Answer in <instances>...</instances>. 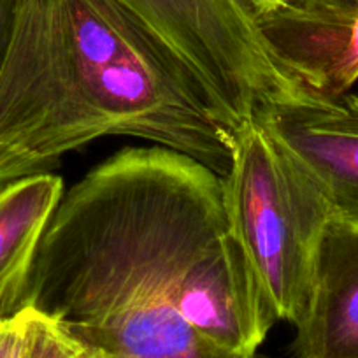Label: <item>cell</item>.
Listing matches in <instances>:
<instances>
[{"instance_id":"14","label":"cell","mask_w":358,"mask_h":358,"mask_svg":"<svg viewBox=\"0 0 358 358\" xmlns=\"http://www.w3.org/2000/svg\"><path fill=\"white\" fill-rule=\"evenodd\" d=\"M106 358H118V357H116V355H113V353H109V351H108V355H106Z\"/></svg>"},{"instance_id":"9","label":"cell","mask_w":358,"mask_h":358,"mask_svg":"<svg viewBox=\"0 0 358 358\" xmlns=\"http://www.w3.org/2000/svg\"><path fill=\"white\" fill-rule=\"evenodd\" d=\"M108 351L62 320L29 309L23 358H106Z\"/></svg>"},{"instance_id":"2","label":"cell","mask_w":358,"mask_h":358,"mask_svg":"<svg viewBox=\"0 0 358 358\" xmlns=\"http://www.w3.org/2000/svg\"><path fill=\"white\" fill-rule=\"evenodd\" d=\"M104 137L225 178L234 130L181 58L118 0H23L0 71V187Z\"/></svg>"},{"instance_id":"11","label":"cell","mask_w":358,"mask_h":358,"mask_svg":"<svg viewBox=\"0 0 358 358\" xmlns=\"http://www.w3.org/2000/svg\"><path fill=\"white\" fill-rule=\"evenodd\" d=\"M23 0H0V71L8 57Z\"/></svg>"},{"instance_id":"4","label":"cell","mask_w":358,"mask_h":358,"mask_svg":"<svg viewBox=\"0 0 358 358\" xmlns=\"http://www.w3.org/2000/svg\"><path fill=\"white\" fill-rule=\"evenodd\" d=\"M157 34L199 79L236 132L304 83L268 46L237 0H118Z\"/></svg>"},{"instance_id":"1","label":"cell","mask_w":358,"mask_h":358,"mask_svg":"<svg viewBox=\"0 0 358 358\" xmlns=\"http://www.w3.org/2000/svg\"><path fill=\"white\" fill-rule=\"evenodd\" d=\"M25 309L118 358L255 357L274 327L230 230L222 176L160 146L123 148L65 190Z\"/></svg>"},{"instance_id":"12","label":"cell","mask_w":358,"mask_h":358,"mask_svg":"<svg viewBox=\"0 0 358 358\" xmlns=\"http://www.w3.org/2000/svg\"><path fill=\"white\" fill-rule=\"evenodd\" d=\"M237 2L255 20L257 25L262 20L276 16L292 8H297L299 4V0H237Z\"/></svg>"},{"instance_id":"5","label":"cell","mask_w":358,"mask_h":358,"mask_svg":"<svg viewBox=\"0 0 358 358\" xmlns=\"http://www.w3.org/2000/svg\"><path fill=\"white\" fill-rule=\"evenodd\" d=\"M253 122L315 185L330 215L358 223V97L304 86L264 106Z\"/></svg>"},{"instance_id":"7","label":"cell","mask_w":358,"mask_h":358,"mask_svg":"<svg viewBox=\"0 0 358 358\" xmlns=\"http://www.w3.org/2000/svg\"><path fill=\"white\" fill-rule=\"evenodd\" d=\"M258 29L283 64L318 94L341 97L358 81V11L332 16L294 8L262 20Z\"/></svg>"},{"instance_id":"13","label":"cell","mask_w":358,"mask_h":358,"mask_svg":"<svg viewBox=\"0 0 358 358\" xmlns=\"http://www.w3.org/2000/svg\"><path fill=\"white\" fill-rule=\"evenodd\" d=\"M299 9L332 16H351L358 11V0H299Z\"/></svg>"},{"instance_id":"15","label":"cell","mask_w":358,"mask_h":358,"mask_svg":"<svg viewBox=\"0 0 358 358\" xmlns=\"http://www.w3.org/2000/svg\"><path fill=\"white\" fill-rule=\"evenodd\" d=\"M248 358H255V357H248Z\"/></svg>"},{"instance_id":"3","label":"cell","mask_w":358,"mask_h":358,"mask_svg":"<svg viewBox=\"0 0 358 358\" xmlns=\"http://www.w3.org/2000/svg\"><path fill=\"white\" fill-rule=\"evenodd\" d=\"M222 181L230 230L268 320L297 327L311 302L329 206L255 122L234 132L232 164Z\"/></svg>"},{"instance_id":"10","label":"cell","mask_w":358,"mask_h":358,"mask_svg":"<svg viewBox=\"0 0 358 358\" xmlns=\"http://www.w3.org/2000/svg\"><path fill=\"white\" fill-rule=\"evenodd\" d=\"M29 336V309L0 320V358H23Z\"/></svg>"},{"instance_id":"6","label":"cell","mask_w":358,"mask_h":358,"mask_svg":"<svg viewBox=\"0 0 358 358\" xmlns=\"http://www.w3.org/2000/svg\"><path fill=\"white\" fill-rule=\"evenodd\" d=\"M292 348L295 358H358V223L327 220L311 302Z\"/></svg>"},{"instance_id":"8","label":"cell","mask_w":358,"mask_h":358,"mask_svg":"<svg viewBox=\"0 0 358 358\" xmlns=\"http://www.w3.org/2000/svg\"><path fill=\"white\" fill-rule=\"evenodd\" d=\"M64 194V179L53 172L0 187V320L25 311L39 244Z\"/></svg>"}]
</instances>
